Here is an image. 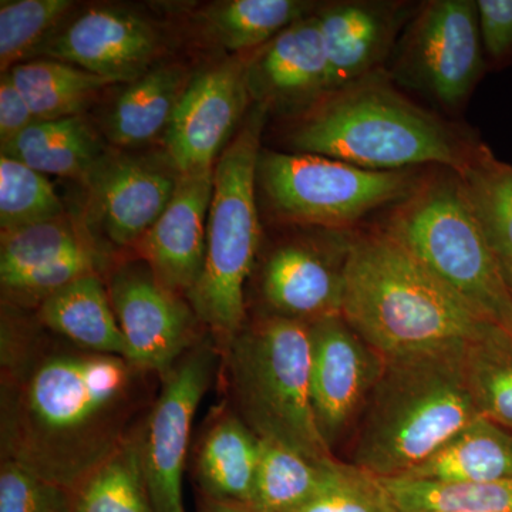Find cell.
<instances>
[{"instance_id":"1","label":"cell","mask_w":512,"mask_h":512,"mask_svg":"<svg viewBox=\"0 0 512 512\" xmlns=\"http://www.w3.org/2000/svg\"><path fill=\"white\" fill-rule=\"evenodd\" d=\"M3 303L0 451L76 493L143 424L161 376L77 348Z\"/></svg>"},{"instance_id":"2","label":"cell","mask_w":512,"mask_h":512,"mask_svg":"<svg viewBox=\"0 0 512 512\" xmlns=\"http://www.w3.org/2000/svg\"><path fill=\"white\" fill-rule=\"evenodd\" d=\"M343 319L383 357L471 342L495 325L389 232L348 242Z\"/></svg>"},{"instance_id":"3","label":"cell","mask_w":512,"mask_h":512,"mask_svg":"<svg viewBox=\"0 0 512 512\" xmlns=\"http://www.w3.org/2000/svg\"><path fill=\"white\" fill-rule=\"evenodd\" d=\"M468 343L383 357L353 466L379 478L406 476L480 416L467 380Z\"/></svg>"},{"instance_id":"4","label":"cell","mask_w":512,"mask_h":512,"mask_svg":"<svg viewBox=\"0 0 512 512\" xmlns=\"http://www.w3.org/2000/svg\"><path fill=\"white\" fill-rule=\"evenodd\" d=\"M291 146L365 170L439 164L458 173L476 144L372 74L311 107L293 128Z\"/></svg>"},{"instance_id":"5","label":"cell","mask_w":512,"mask_h":512,"mask_svg":"<svg viewBox=\"0 0 512 512\" xmlns=\"http://www.w3.org/2000/svg\"><path fill=\"white\" fill-rule=\"evenodd\" d=\"M221 355L234 413L258 439L316 463L336 461L312 409L309 323L261 316L245 325Z\"/></svg>"},{"instance_id":"6","label":"cell","mask_w":512,"mask_h":512,"mask_svg":"<svg viewBox=\"0 0 512 512\" xmlns=\"http://www.w3.org/2000/svg\"><path fill=\"white\" fill-rule=\"evenodd\" d=\"M266 114L256 104L215 164L204 268L187 295L221 353L245 326V282L261 237L255 188Z\"/></svg>"},{"instance_id":"7","label":"cell","mask_w":512,"mask_h":512,"mask_svg":"<svg viewBox=\"0 0 512 512\" xmlns=\"http://www.w3.org/2000/svg\"><path fill=\"white\" fill-rule=\"evenodd\" d=\"M386 231L474 312L510 332L512 292L503 265L456 173L417 188L394 210Z\"/></svg>"},{"instance_id":"8","label":"cell","mask_w":512,"mask_h":512,"mask_svg":"<svg viewBox=\"0 0 512 512\" xmlns=\"http://www.w3.org/2000/svg\"><path fill=\"white\" fill-rule=\"evenodd\" d=\"M256 181L279 217L323 228L345 227L417 190L409 171L365 170L335 158L275 151H261Z\"/></svg>"},{"instance_id":"9","label":"cell","mask_w":512,"mask_h":512,"mask_svg":"<svg viewBox=\"0 0 512 512\" xmlns=\"http://www.w3.org/2000/svg\"><path fill=\"white\" fill-rule=\"evenodd\" d=\"M220 360L221 350L208 336L161 376L140 430L141 468L154 512H185L183 478L192 423Z\"/></svg>"},{"instance_id":"10","label":"cell","mask_w":512,"mask_h":512,"mask_svg":"<svg viewBox=\"0 0 512 512\" xmlns=\"http://www.w3.org/2000/svg\"><path fill=\"white\" fill-rule=\"evenodd\" d=\"M107 289L128 360L140 369L163 376L204 339L190 302L160 284L146 262L119 266Z\"/></svg>"},{"instance_id":"11","label":"cell","mask_w":512,"mask_h":512,"mask_svg":"<svg viewBox=\"0 0 512 512\" xmlns=\"http://www.w3.org/2000/svg\"><path fill=\"white\" fill-rule=\"evenodd\" d=\"M404 40V76L448 107L470 96L484 66L477 2L427 3Z\"/></svg>"},{"instance_id":"12","label":"cell","mask_w":512,"mask_h":512,"mask_svg":"<svg viewBox=\"0 0 512 512\" xmlns=\"http://www.w3.org/2000/svg\"><path fill=\"white\" fill-rule=\"evenodd\" d=\"M254 52L192 77L164 134L165 156L178 174L215 167V158L252 101L247 73Z\"/></svg>"},{"instance_id":"13","label":"cell","mask_w":512,"mask_h":512,"mask_svg":"<svg viewBox=\"0 0 512 512\" xmlns=\"http://www.w3.org/2000/svg\"><path fill=\"white\" fill-rule=\"evenodd\" d=\"M309 330L312 409L320 436L332 450L365 407L384 359L343 316L320 319Z\"/></svg>"},{"instance_id":"14","label":"cell","mask_w":512,"mask_h":512,"mask_svg":"<svg viewBox=\"0 0 512 512\" xmlns=\"http://www.w3.org/2000/svg\"><path fill=\"white\" fill-rule=\"evenodd\" d=\"M178 175L167 156L104 153L84 183L113 244L128 247L143 239L173 198Z\"/></svg>"},{"instance_id":"15","label":"cell","mask_w":512,"mask_h":512,"mask_svg":"<svg viewBox=\"0 0 512 512\" xmlns=\"http://www.w3.org/2000/svg\"><path fill=\"white\" fill-rule=\"evenodd\" d=\"M160 40L146 19L117 8L87 9L40 47L37 55L62 60L114 83L148 72Z\"/></svg>"},{"instance_id":"16","label":"cell","mask_w":512,"mask_h":512,"mask_svg":"<svg viewBox=\"0 0 512 512\" xmlns=\"http://www.w3.org/2000/svg\"><path fill=\"white\" fill-rule=\"evenodd\" d=\"M214 168L178 175L173 198L137 244L158 282L185 299L204 268Z\"/></svg>"},{"instance_id":"17","label":"cell","mask_w":512,"mask_h":512,"mask_svg":"<svg viewBox=\"0 0 512 512\" xmlns=\"http://www.w3.org/2000/svg\"><path fill=\"white\" fill-rule=\"evenodd\" d=\"M252 101L266 110L313 107L328 94L329 64L318 16L293 23L252 53L248 64Z\"/></svg>"},{"instance_id":"18","label":"cell","mask_w":512,"mask_h":512,"mask_svg":"<svg viewBox=\"0 0 512 512\" xmlns=\"http://www.w3.org/2000/svg\"><path fill=\"white\" fill-rule=\"evenodd\" d=\"M345 259L335 262L328 252L308 241L281 245L266 259L261 293L269 315L318 322L342 316Z\"/></svg>"},{"instance_id":"19","label":"cell","mask_w":512,"mask_h":512,"mask_svg":"<svg viewBox=\"0 0 512 512\" xmlns=\"http://www.w3.org/2000/svg\"><path fill=\"white\" fill-rule=\"evenodd\" d=\"M316 16L328 57V94L375 74L399 18L393 6L363 2L336 3Z\"/></svg>"},{"instance_id":"20","label":"cell","mask_w":512,"mask_h":512,"mask_svg":"<svg viewBox=\"0 0 512 512\" xmlns=\"http://www.w3.org/2000/svg\"><path fill=\"white\" fill-rule=\"evenodd\" d=\"M35 316L40 325L77 348L128 360L127 343L99 272L64 286L36 309Z\"/></svg>"},{"instance_id":"21","label":"cell","mask_w":512,"mask_h":512,"mask_svg":"<svg viewBox=\"0 0 512 512\" xmlns=\"http://www.w3.org/2000/svg\"><path fill=\"white\" fill-rule=\"evenodd\" d=\"M259 439L237 414L222 409L205 430L195 456L200 494L212 500L252 504Z\"/></svg>"},{"instance_id":"22","label":"cell","mask_w":512,"mask_h":512,"mask_svg":"<svg viewBox=\"0 0 512 512\" xmlns=\"http://www.w3.org/2000/svg\"><path fill=\"white\" fill-rule=\"evenodd\" d=\"M192 77L181 64H164L128 83L107 114L106 136L111 143L141 147L167 133Z\"/></svg>"},{"instance_id":"23","label":"cell","mask_w":512,"mask_h":512,"mask_svg":"<svg viewBox=\"0 0 512 512\" xmlns=\"http://www.w3.org/2000/svg\"><path fill=\"white\" fill-rule=\"evenodd\" d=\"M402 477L443 483H488L512 478V431L478 416Z\"/></svg>"},{"instance_id":"24","label":"cell","mask_w":512,"mask_h":512,"mask_svg":"<svg viewBox=\"0 0 512 512\" xmlns=\"http://www.w3.org/2000/svg\"><path fill=\"white\" fill-rule=\"evenodd\" d=\"M106 151L82 116L37 121L2 147V154L39 173L83 180Z\"/></svg>"},{"instance_id":"25","label":"cell","mask_w":512,"mask_h":512,"mask_svg":"<svg viewBox=\"0 0 512 512\" xmlns=\"http://www.w3.org/2000/svg\"><path fill=\"white\" fill-rule=\"evenodd\" d=\"M311 2L302 0H227L201 13L205 32L235 55L254 52L299 20L308 18Z\"/></svg>"},{"instance_id":"26","label":"cell","mask_w":512,"mask_h":512,"mask_svg":"<svg viewBox=\"0 0 512 512\" xmlns=\"http://www.w3.org/2000/svg\"><path fill=\"white\" fill-rule=\"evenodd\" d=\"M8 72L37 121L80 116L97 90L116 84L56 59L29 60Z\"/></svg>"},{"instance_id":"27","label":"cell","mask_w":512,"mask_h":512,"mask_svg":"<svg viewBox=\"0 0 512 512\" xmlns=\"http://www.w3.org/2000/svg\"><path fill=\"white\" fill-rule=\"evenodd\" d=\"M456 174L501 265H512V165L476 144Z\"/></svg>"},{"instance_id":"28","label":"cell","mask_w":512,"mask_h":512,"mask_svg":"<svg viewBox=\"0 0 512 512\" xmlns=\"http://www.w3.org/2000/svg\"><path fill=\"white\" fill-rule=\"evenodd\" d=\"M339 461L322 464L291 448L259 439L254 507L265 512H291L323 490Z\"/></svg>"},{"instance_id":"29","label":"cell","mask_w":512,"mask_h":512,"mask_svg":"<svg viewBox=\"0 0 512 512\" xmlns=\"http://www.w3.org/2000/svg\"><path fill=\"white\" fill-rule=\"evenodd\" d=\"M96 251L67 218L37 222L0 235V284Z\"/></svg>"},{"instance_id":"30","label":"cell","mask_w":512,"mask_h":512,"mask_svg":"<svg viewBox=\"0 0 512 512\" xmlns=\"http://www.w3.org/2000/svg\"><path fill=\"white\" fill-rule=\"evenodd\" d=\"M397 512H512V478L488 483H443L380 478Z\"/></svg>"},{"instance_id":"31","label":"cell","mask_w":512,"mask_h":512,"mask_svg":"<svg viewBox=\"0 0 512 512\" xmlns=\"http://www.w3.org/2000/svg\"><path fill=\"white\" fill-rule=\"evenodd\" d=\"M468 386L480 416L512 431V335L493 325L466 349Z\"/></svg>"},{"instance_id":"32","label":"cell","mask_w":512,"mask_h":512,"mask_svg":"<svg viewBox=\"0 0 512 512\" xmlns=\"http://www.w3.org/2000/svg\"><path fill=\"white\" fill-rule=\"evenodd\" d=\"M140 430L80 485L74 512H154L141 468Z\"/></svg>"},{"instance_id":"33","label":"cell","mask_w":512,"mask_h":512,"mask_svg":"<svg viewBox=\"0 0 512 512\" xmlns=\"http://www.w3.org/2000/svg\"><path fill=\"white\" fill-rule=\"evenodd\" d=\"M74 3L70 0H3L0 3V67L8 72L36 56Z\"/></svg>"},{"instance_id":"34","label":"cell","mask_w":512,"mask_h":512,"mask_svg":"<svg viewBox=\"0 0 512 512\" xmlns=\"http://www.w3.org/2000/svg\"><path fill=\"white\" fill-rule=\"evenodd\" d=\"M64 207L49 178L15 158L0 156V227L9 231L63 217Z\"/></svg>"},{"instance_id":"35","label":"cell","mask_w":512,"mask_h":512,"mask_svg":"<svg viewBox=\"0 0 512 512\" xmlns=\"http://www.w3.org/2000/svg\"><path fill=\"white\" fill-rule=\"evenodd\" d=\"M291 512H397L379 477L339 463L328 484Z\"/></svg>"},{"instance_id":"36","label":"cell","mask_w":512,"mask_h":512,"mask_svg":"<svg viewBox=\"0 0 512 512\" xmlns=\"http://www.w3.org/2000/svg\"><path fill=\"white\" fill-rule=\"evenodd\" d=\"M0 512H74V493L15 461L2 460Z\"/></svg>"},{"instance_id":"37","label":"cell","mask_w":512,"mask_h":512,"mask_svg":"<svg viewBox=\"0 0 512 512\" xmlns=\"http://www.w3.org/2000/svg\"><path fill=\"white\" fill-rule=\"evenodd\" d=\"M477 10L485 52L503 59L512 50V0H478Z\"/></svg>"},{"instance_id":"38","label":"cell","mask_w":512,"mask_h":512,"mask_svg":"<svg viewBox=\"0 0 512 512\" xmlns=\"http://www.w3.org/2000/svg\"><path fill=\"white\" fill-rule=\"evenodd\" d=\"M37 123L28 101L13 83L9 72L0 77V143L2 147Z\"/></svg>"},{"instance_id":"39","label":"cell","mask_w":512,"mask_h":512,"mask_svg":"<svg viewBox=\"0 0 512 512\" xmlns=\"http://www.w3.org/2000/svg\"><path fill=\"white\" fill-rule=\"evenodd\" d=\"M195 512H265L254 505L231 503V501L212 500L201 495L198 497L197 511Z\"/></svg>"},{"instance_id":"40","label":"cell","mask_w":512,"mask_h":512,"mask_svg":"<svg viewBox=\"0 0 512 512\" xmlns=\"http://www.w3.org/2000/svg\"><path fill=\"white\" fill-rule=\"evenodd\" d=\"M504 269V275L505 279H507V284L510 286L511 292H512V265L505 266Z\"/></svg>"},{"instance_id":"41","label":"cell","mask_w":512,"mask_h":512,"mask_svg":"<svg viewBox=\"0 0 512 512\" xmlns=\"http://www.w3.org/2000/svg\"><path fill=\"white\" fill-rule=\"evenodd\" d=\"M510 332H511V335H512V326H511V330H510Z\"/></svg>"}]
</instances>
